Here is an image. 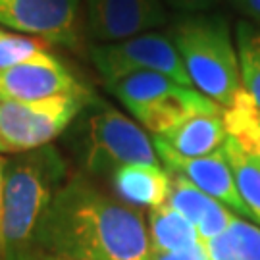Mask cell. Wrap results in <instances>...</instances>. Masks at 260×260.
Masks as SVG:
<instances>
[{
	"instance_id": "9",
	"label": "cell",
	"mask_w": 260,
	"mask_h": 260,
	"mask_svg": "<svg viewBox=\"0 0 260 260\" xmlns=\"http://www.w3.org/2000/svg\"><path fill=\"white\" fill-rule=\"evenodd\" d=\"M79 0H0V25L45 41L74 47Z\"/></svg>"
},
{
	"instance_id": "18",
	"label": "cell",
	"mask_w": 260,
	"mask_h": 260,
	"mask_svg": "<svg viewBox=\"0 0 260 260\" xmlns=\"http://www.w3.org/2000/svg\"><path fill=\"white\" fill-rule=\"evenodd\" d=\"M235 43L241 87L260 110V29L249 21H239L235 27Z\"/></svg>"
},
{
	"instance_id": "5",
	"label": "cell",
	"mask_w": 260,
	"mask_h": 260,
	"mask_svg": "<svg viewBox=\"0 0 260 260\" xmlns=\"http://www.w3.org/2000/svg\"><path fill=\"white\" fill-rule=\"evenodd\" d=\"M85 137V164L93 174L116 172L129 164L160 166L145 129L112 106H104L89 118Z\"/></svg>"
},
{
	"instance_id": "14",
	"label": "cell",
	"mask_w": 260,
	"mask_h": 260,
	"mask_svg": "<svg viewBox=\"0 0 260 260\" xmlns=\"http://www.w3.org/2000/svg\"><path fill=\"white\" fill-rule=\"evenodd\" d=\"M112 185L123 203L154 208L168 201L170 172L162 166L129 164L112 172Z\"/></svg>"
},
{
	"instance_id": "7",
	"label": "cell",
	"mask_w": 260,
	"mask_h": 260,
	"mask_svg": "<svg viewBox=\"0 0 260 260\" xmlns=\"http://www.w3.org/2000/svg\"><path fill=\"white\" fill-rule=\"evenodd\" d=\"M91 58L106 85L135 74H162L177 83L193 87L172 39L160 33H143L118 43L93 47Z\"/></svg>"
},
{
	"instance_id": "12",
	"label": "cell",
	"mask_w": 260,
	"mask_h": 260,
	"mask_svg": "<svg viewBox=\"0 0 260 260\" xmlns=\"http://www.w3.org/2000/svg\"><path fill=\"white\" fill-rule=\"evenodd\" d=\"M166 203L195 225L203 241L218 237L235 218V214L228 206L206 195L187 177L174 172H170V193Z\"/></svg>"
},
{
	"instance_id": "8",
	"label": "cell",
	"mask_w": 260,
	"mask_h": 260,
	"mask_svg": "<svg viewBox=\"0 0 260 260\" xmlns=\"http://www.w3.org/2000/svg\"><path fill=\"white\" fill-rule=\"evenodd\" d=\"M62 94L91 96L89 89L50 52L0 70V101L35 103Z\"/></svg>"
},
{
	"instance_id": "26",
	"label": "cell",
	"mask_w": 260,
	"mask_h": 260,
	"mask_svg": "<svg viewBox=\"0 0 260 260\" xmlns=\"http://www.w3.org/2000/svg\"><path fill=\"white\" fill-rule=\"evenodd\" d=\"M0 152H6V149H4V143H2V139H0Z\"/></svg>"
},
{
	"instance_id": "22",
	"label": "cell",
	"mask_w": 260,
	"mask_h": 260,
	"mask_svg": "<svg viewBox=\"0 0 260 260\" xmlns=\"http://www.w3.org/2000/svg\"><path fill=\"white\" fill-rule=\"evenodd\" d=\"M152 260H208V254H206V247L205 241L199 243L197 247L189 249V251H181V252H170V254H154Z\"/></svg>"
},
{
	"instance_id": "17",
	"label": "cell",
	"mask_w": 260,
	"mask_h": 260,
	"mask_svg": "<svg viewBox=\"0 0 260 260\" xmlns=\"http://www.w3.org/2000/svg\"><path fill=\"white\" fill-rule=\"evenodd\" d=\"M223 152L230 162L243 203L249 208L254 223L260 225V158L245 150L230 135L223 143Z\"/></svg>"
},
{
	"instance_id": "24",
	"label": "cell",
	"mask_w": 260,
	"mask_h": 260,
	"mask_svg": "<svg viewBox=\"0 0 260 260\" xmlns=\"http://www.w3.org/2000/svg\"><path fill=\"white\" fill-rule=\"evenodd\" d=\"M23 260H64V258H56V256H48V254H43V252L33 251L31 254H27Z\"/></svg>"
},
{
	"instance_id": "13",
	"label": "cell",
	"mask_w": 260,
	"mask_h": 260,
	"mask_svg": "<svg viewBox=\"0 0 260 260\" xmlns=\"http://www.w3.org/2000/svg\"><path fill=\"white\" fill-rule=\"evenodd\" d=\"M228 141L223 114L197 116L181 121L170 129L152 135V145L183 158H199L212 154Z\"/></svg>"
},
{
	"instance_id": "3",
	"label": "cell",
	"mask_w": 260,
	"mask_h": 260,
	"mask_svg": "<svg viewBox=\"0 0 260 260\" xmlns=\"http://www.w3.org/2000/svg\"><path fill=\"white\" fill-rule=\"evenodd\" d=\"M172 43L197 91L223 110L232 108L243 87L237 48L225 19L191 16L174 27Z\"/></svg>"
},
{
	"instance_id": "21",
	"label": "cell",
	"mask_w": 260,
	"mask_h": 260,
	"mask_svg": "<svg viewBox=\"0 0 260 260\" xmlns=\"http://www.w3.org/2000/svg\"><path fill=\"white\" fill-rule=\"evenodd\" d=\"M164 2L170 4L177 12H183V14H189V16L208 12V10H212L218 4V0H164Z\"/></svg>"
},
{
	"instance_id": "4",
	"label": "cell",
	"mask_w": 260,
	"mask_h": 260,
	"mask_svg": "<svg viewBox=\"0 0 260 260\" xmlns=\"http://www.w3.org/2000/svg\"><path fill=\"white\" fill-rule=\"evenodd\" d=\"M110 93L133 114L143 127L156 135L197 116L223 114V108L162 74H135L108 83Z\"/></svg>"
},
{
	"instance_id": "19",
	"label": "cell",
	"mask_w": 260,
	"mask_h": 260,
	"mask_svg": "<svg viewBox=\"0 0 260 260\" xmlns=\"http://www.w3.org/2000/svg\"><path fill=\"white\" fill-rule=\"evenodd\" d=\"M223 123L230 137L260 158V110L245 91L232 108L223 110Z\"/></svg>"
},
{
	"instance_id": "23",
	"label": "cell",
	"mask_w": 260,
	"mask_h": 260,
	"mask_svg": "<svg viewBox=\"0 0 260 260\" xmlns=\"http://www.w3.org/2000/svg\"><path fill=\"white\" fill-rule=\"evenodd\" d=\"M243 16L254 19L260 23V0H230Z\"/></svg>"
},
{
	"instance_id": "1",
	"label": "cell",
	"mask_w": 260,
	"mask_h": 260,
	"mask_svg": "<svg viewBox=\"0 0 260 260\" xmlns=\"http://www.w3.org/2000/svg\"><path fill=\"white\" fill-rule=\"evenodd\" d=\"M33 251L64 260H152L147 220L137 206L85 177L68 179L35 232Z\"/></svg>"
},
{
	"instance_id": "6",
	"label": "cell",
	"mask_w": 260,
	"mask_h": 260,
	"mask_svg": "<svg viewBox=\"0 0 260 260\" xmlns=\"http://www.w3.org/2000/svg\"><path fill=\"white\" fill-rule=\"evenodd\" d=\"M91 96H50L35 103L0 101V139L6 152H27L50 145L74 121Z\"/></svg>"
},
{
	"instance_id": "2",
	"label": "cell",
	"mask_w": 260,
	"mask_h": 260,
	"mask_svg": "<svg viewBox=\"0 0 260 260\" xmlns=\"http://www.w3.org/2000/svg\"><path fill=\"white\" fill-rule=\"evenodd\" d=\"M66 181V160L52 145L4 162L0 260H23L33 252L39 222Z\"/></svg>"
},
{
	"instance_id": "20",
	"label": "cell",
	"mask_w": 260,
	"mask_h": 260,
	"mask_svg": "<svg viewBox=\"0 0 260 260\" xmlns=\"http://www.w3.org/2000/svg\"><path fill=\"white\" fill-rule=\"evenodd\" d=\"M45 52H48L45 41L0 29V70H8L29 62L33 58L43 56Z\"/></svg>"
},
{
	"instance_id": "10",
	"label": "cell",
	"mask_w": 260,
	"mask_h": 260,
	"mask_svg": "<svg viewBox=\"0 0 260 260\" xmlns=\"http://www.w3.org/2000/svg\"><path fill=\"white\" fill-rule=\"evenodd\" d=\"M164 23V0H87L89 31L103 43L137 37Z\"/></svg>"
},
{
	"instance_id": "15",
	"label": "cell",
	"mask_w": 260,
	"mask_h": 260,
	"mask_svg": "<svg viewBox=\"0 0 260 260\" xmlns=\"http://www.w3.org/2000/svg\"><path fill=\"white\" fill-rule=\"evenodd\" d=\"M147 225H149V237L154 254L189 251L199 243H203L195 225L168 203L149 208Z\"/></svg>"
},
{
	"instance_id": "25",
	"label": "cell",
	"mask_w": 260,
	"mask_h": 260,
	"mask_svg": "<svg viewBox=\"0 0 260 260\" xmlns=\"http://www.w3.org/2000/svg\"><path fill=\"white\" fill-rule=\"evenodd\" d=\"M4 162H6V160H2V158H0V214H2V183H4Z\"/></svg>"
},
{
	"instance_id": "16",
	"label": "cell",
	"mask_w": 260,
	"mask_h": 260,
	"mask_svg": "<svg viewBox=\"0 0 260 260\" xmlns=\"http://www.w3.org/2000/svg\"><path fill=\"white\" fill-rule=\"evenodd\" d=\"M208 260H260V225L235 216L228 230L205 241Z\"/></svg>"
},
{
	"instance_id": "11",
	"label": "cell",
	"mask_w": 260,
	"mask_h": 260,
	"mask_svg": "<svg viewBox=\"0 0 260 260\" xmlns=\"http://www.w3.org/2000/svg\"><path fill=\"white\" fill-rule=\"evenodd\" d=\"M154 150H156L158 158L164 162L168 172H174V174L187 177L193 185H197L201 191H205L206 195H210L218 203L228 206L235 216L245 218V220L251 218L249 208L245 206L241 195L237 191L235 177H233L230 162L225 158L223 147L212 152V154L199 158L177 156L174 152L160 149V147H154Z\"/></svg>"
}]
</instances>
